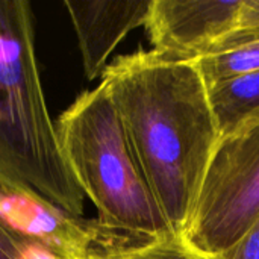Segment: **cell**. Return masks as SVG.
Listing matches in <instances>:
<instances>
[{
    "label": "cell",
    "instance_id": "6da1fadb",
    "mask_svg": "<svg viewBox=\"0 0 259 259\" xmlns=\"http://www.w3.org/2000/svg\"><path fill=\"white\" fill-rule=\"evenodd\" d=\"M100 83L164 217L182 237L220 141L199 70L153 50L137 52L106 65Z\"/></svg>",
    "mask_w": 259,
    "mask_h": 259
},
{
    "label": "cell",
    "instance_id": "7a4b0ae2",
    "mask_svg": "<svg viewBox=\"0 0 259 259\" xmlns=\"http://www.w3.org/2000/svg\"><path fill=\"white\" fill-rule=\"evenodd\" d=\"M0 188L83 217L85 194L47 111L26 0H0Z\"/></svg>",
    "mask_w": 259,
    "mask_h": 259
},
{
    "label": "cell",
    "instance_id": "3957f363",
    "mask_svg": "<svg viewBox=\"0 0 259 259\" xmlns=\"http://www.w3.org/2000/svg\"><path fill=\"white\" fill-rule=\"evenodd\" d=\"M62 156L97 222L137 241L176 237L134 155L109 93L100 83L82 93L58 118Z\"/></svg>",
    "mask_w": 259,
    "mask_h": 259
},
{
    "label": "cell",
    "instance_id": "277c9868",
    "mask_svg": "<svg viewBox=\"0 0 259 259\" xmlns=\"http://www.w3.org/2000/svg\"><path fill=\"white\" fill-rule=\"evenodd\" d=\"M259 217V123L220 138L182 240L205 256L231 249Z\"/></svg>",
    "mask_w": 259,
    "mask_h": 259
},
{
    "label": "cell",
    "instance_id": "5b68a950",
    "mask_svg": "<svg viewBox=\"0 0 259 259\" xmlns=\"http://www.w3.org/2000/svg\"><path fill=\"white\" fill-rule=\"evenodd\" d=\"M0 214L30 244L53 259H105L109 253L141 244L109 231L97 219L71 215L38 199L0 188Z\"/></svg>",
    "mask_w": 259,
    "mask_h": 259
},
{
    "label": "cell",
    "instance_id": "8992f818",
    "mask_svg": "<svg viewBox=\"0 0 259 259\" xmlns=\"http://www.w3.org/2000/svg\"><path fill=\"white\" fill-rule=\"evenodd\" d=\"M243 0H152L146 29L153 52L173 61L193 62L235 27Z\"/></svg>",
    "mask_w": 259,
    "mask_h": 259
},
{
    "label": "cell",
    "instance_id": "52a82bcc",
    "mask_svg": "<svg viewBox=\"0 0 259 259\" xmlns=\"http://www.w3.org/2000/svg\"><path fill=\"white\" fill-rule=\"evenodd\" d=\"M64 5L77 35L85 76L93 80L103 74L118 42L146 24L152 0H67Z\"/></svg>",
    "mask_w": 259,
    "mask_h": 259
},
{
    "label": "cell",
    "instance_id": "ba28073f",
    "mask_svg": "<svg viewBox=\"0 0 259 259\" xmlns=\"http://www.w3.org/2000/svg\"><path fill=\"white\" fill-rule=\"evenodd\" d=\"M206 88L220 138L259 123V70Z\"/></svg>",
    "mask_w": 259,
    "mask_h": 259
},
{
    "label": "cell",
    "instance_id": "9c48e42d",
    "mask_svg": "<svg viewBox=\"0 0 259 259\" xmlns=\"http://www.w3.org/2000/svg\"><path fill=\"white\" fill-rule=\"evenodd\" d=\"M206 87L259 70V39L193 61Z\"/></svg>",
    "mask_w": 259,
    "mask_h": 259
},
{
    "label": "cell",
    "instance_id": "30bf717a",
    "mask_svg": "<svg viewBox=\"0 0 259 259\" xmlns=\"http://www.w3.org/2000/svg\"><path fill=\"white\" fill-rule=\"evenodd\" d=\"M105 259H211L191 249L182 237L152 240L109 253Z\"/></svg>",
    "mask_w": 259,
    "mask_h": 259
},
{
    "label": "cell",
    "instance_id": "8fae6325",
    "mask_svg": "<svg viewBox=\"0 0 259 259\" xmlns=\"http://www.w3.org/2000/svg\"><path fill=\"white\" fill-rule=\"evenodd\" d=\"M259 39V0H243L235 27L212 49V53L240 47Z\"/></svg>",
    "mask_w": 259,
    "mask_h": 259
},
{
    "label": "cell",
    "instance_id": "7c38bea8",
    "mask_svg": "<svg viewBox=\"0 0 259 259\" xmlns=\"http://www.w3.org/2000/svg\"><path fill=\"white\" fill-rule=\"evenodd\" d=\"M35 249L0 214V259H30Z\"/></svg>",
    "mask_w": 259,
    "mask_h": 259
},
{
    "label": "cell",
    "instance_id": "4fadbf2b",
    "mask_svg": "<svg viewBox=\"0 0 259 259\" xmlns=\"http://www.w3.org/2000/svg\"><path fill=\"white\" fill-rule=\"evenodd\" d=\"M211 259H259V217L231 249Z\"/></svg>",
    "mask_w": 259,
    "mask_h": 259
}]
</instances>
